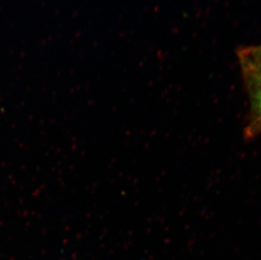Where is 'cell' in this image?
Returning <instances> with one entry per match:
<instances>
[{"label": "cell", "instance_id": "cell-2", "mask_svg": "<svg viewBox=\"0 0 261 260\" xmlns=\"http://www.w3.org/2000/svg\"><path fill=\"white\" fill-rule=\"evenodd\" d=\"M237 56L241 70H249L261 74V44L241 47L238 50Z\"/></svg>", "mask_w": 261, "mask_h": 260}, {"label": "cell", "instance_id": "cell-1", "mask_svg": "<svg viewBox=\"0 0 261 260\" xmlns=\"http://www.w3.org/2000/svg\"><path fill=\"white\" fill-rule=\"evenodd\" d=\"M242 74L250 102L249 130L254 134L261 133V74L249 70H242Z\"/></svg>", "mask_w": 261, "mask_h": 260}]
</instances>
